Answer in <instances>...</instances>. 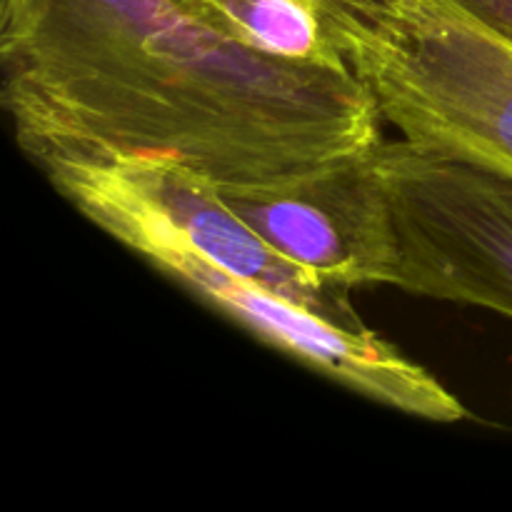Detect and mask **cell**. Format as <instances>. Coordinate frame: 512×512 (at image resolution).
Wrapping results in <instances>:
<instances>
[{
	"instance_id": "1",
	"label": "cell",
	"mask_w": 512,
	"mask_h": 512,
	"mask_svg": "<svg viewBox=\"0 0 512 512\" xmlns=\"http://www.w3.org/2000/svg\"><path fill=\"white\" fill-rule=\"evenodd\" d=\"M0 65L15 143L40 170L155 158L248 185L385 140L355 73L255 53L178 0H3Z\"/></svg>"
},
{
	"instance_id": "2",
	"label": "cell",
	"mask_w": 512,
	"mask_h": 512,
	"mask_svg": "<svg viewBox=\"0 0 512 512\" xmlns=\"http://www.w3.org/2000/svg\"><path fill=\"white\" fill-rule=\"evenodd\" d=\"M43 173L95 228L295 363L383 408L428 423H460L468 415L465 405L438 378L405 358L375 330L355 333L340 328L313 310L205 260L163 213L130 193L105 165L60 163Z\"/></svg>"
},
{
	"instance_id": "3",
	"label": "cell",
	"mask_w": 512,
	"mask_h": 512,
	"mask_svg": "<svg viewBox=\"0 0 512 512\" xmlns=\"http://www.w3.org/2000/svg\"><path fill=\"white\" fill-rule=\"evenodd\" d=\"M385 125L512 178V43L455 0H388L348 43Z\"/></svg>"
},
{
	"instance_id": "4",
	"label": "cell",
	"mask_w": 512,
	"mask_h": 512,
	"mask_svg": "<svg viewBox=\"0 0 512 512\" xmlns=\"http://www.w3.org/2000/svg\"><path fill=\"white\" fill-rule=\"evenodd\" d=\"M398 230L393 288L512 318V178L408 140L375 148Z\"/></svg>"
},
{
	"instance_id": "5",
	"label": "cell",
	"mask_w": 512,
	"mask_h": 512,
	"mask_svg": "<svg viewBox=\"0 0 512 512\" xmlns=\"http://www.w3.org/2000/svg\"><path fill=\"white\" fill-rule=\"evenodd\" d=\"M218 195L313 278L343 290L395 285L400 243L375 148L270 183L218 185Z\"/></svg>"
},
{
	"instance_id": "6",
	"label": "cell",
	"mask_w": 512,
	"mask_h": 512,
	"mask_svg": "<svg viewBox=\"0 0 512 512\" xmlns=\"http://www.w3.org/2000/svg\"><path fill=\"white\" fill-rule=\"evenodd\" d=\"M100 165H105L130 193L163 213L193 245L195 253L213 265L280 298L293 300L340 328L355 333L370 330L350 303V290L313 278L270 248L223 203L218 185L205 175L173 160L155 158H118L103 160Z\"/></svg>"
},
{
	"instance_id": "7",
	"label": "cell",
	"mask_w": 512,
	"mask_h": 512,
	"mask_svg": "<svg viewBox=\"0 0 512 512\" xmlns=\"http://www.w3.org/2000/svg\"><path fill=\"white\" fill-rule=\"evenodd\" d=\"M215 33L285 63L353 73L350 35L388 0H178Z\"/></svg>"
},
{
	"instance_id": "8",
	"label": "cell",
	"mask_w": 512,
	"mask_h": 512,
	"mask_svg": "<svg viewBox=\"0 0 512 512\" xmlns=\"http://www.w3.org/2000/svg\"><path fill=\"white\" fill-rule=\"evenodd\" d=\"M470 15L512 43V0H455Z\"/></svg>"
}]
</instances>
